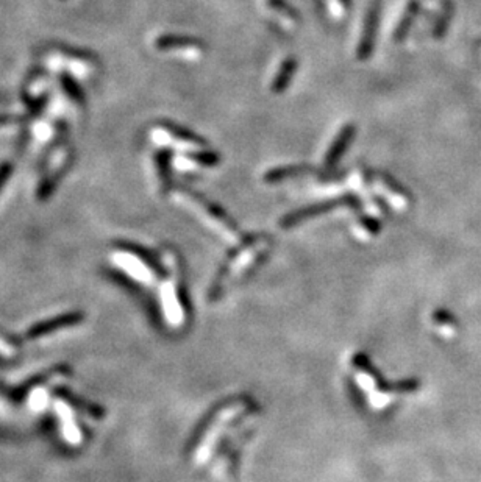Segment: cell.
<instances>
[{"label": "cell", "mask_w": 481, "mask_h": 482, "mask_svg": "<svg viewBox=\"0 0 481 482\" xmlns=\"http://www.w3.org/2000/svg\"><path fill=\"white\" fill-rule=\"evenodd\" d=\"M380 3L381 0H369L368 7H366L363 27H361V35L357 47L358 59L369 58L372 50H374L378 15H380Z\"/></svg>", "instance_id": "cell-5"}, {"label": "cell", "mask_w": 481, "mask_h": 482, "mask_svg": "<svg viewBox=\"0 0 481 482\" xmlns=\"http://www.w3.org/2000/svg\"><path fill=\"white\" fill-rule=\"evenodd\" d=\"M372 184L384 197V200L397 211H405L410 204V197H408L406 192L386 173L375 172L372 175Z\"/></svg>", "instance_id": "cell-8"}, {"label": "cell", "mask_w": 481, "mask_h": 482, "mask_svg": "<svg viewBox=\"0 0 481 482\" xmlns=\"http://www.w3.org/2000/svg\"><path fill=\"white\" fill-rule=\"evenodd\" d=\"M312 172V167L306 164H297V166H285V167H276L274 171H269L266 173L264 180L269 183H276V182H283V180L296 178L300 175H306Z\"/></svg>", "instance_id": "cell-15"}, {"label": "cell", "mask_w": 481, "mask_h": 482, "mask_svg": "<svg viewBox=\"0 0 481 482\" xmlns=\"http://www.w3.org/2000/svg\"><path fill=\"white\" fill-rule=\"evenodd\" d=\"M355 133H357V128H355L352 124L342 126L338 131V135H336V137L332 141V144H330L326 156H323V166L330 168L338 164L341 156L347 152L348 146H350Z\"/></svg>", "instance_id": "cell-10"}, {"label": "cell", "mask_w": 481, "mask_h": 482, "mask_svg": "<svg viewBox=\"0 0 481 482\" xmlns=\"http://www.w3.org/2000/svg\"><path fill=\"white\" fill-rule=\"evenodd\" d=\"M21 120H22V117H19V116H11V114H0V126L19 124Z\"/></svg>", "instance_id": "cell-22"}, {"label": "cell", "mask_w": 481, "mask_h": 482, "mask_svg": "<svg viewBox=\"0 0 481 482\" xmlns=\"http://www.w3.org/2000/svg\"><path fill=\"white\" fill-rule=\"evenodd\" d=\"M11 172H13V164L11 162H2L0 164V191H2L3 184L8 182Z\"/></svg>", "instance_id": "cell-21"}, {"label": "cell", "mask_w": 481, "mask_h": 482, "mask_svg": "<svg viewBox=\"0 0 481 482\" xmlns=\"http://www.w3.org/2000/svg\"><path fill=\"white\" fill-rule=\"evenodd\" d=\"M155 47L161 52H180L192 58H198L205 53L202 42L196 38H188V36L163 35L156 38Z\"/></svg>", "instance_id": "cell-7"}, {"label": "cell", "mask_w": 481, "mask_h": 482, "mask_svg": "<svg viewBox=\"0 0 481 482\" xmlns=\"http://www.w3.org/2000/svg\"><path fill=\"white\" fill-rule=\"evenodd\" d=\"M178 197H182V202L186 206L191 208V211H194V214L208 228H211L213 231L220 234L228 242H236V233H234L232 224H228L225 217L220 214V211L211 206L208 202L202 200L198 195L191 194V192H180Z\"/></svg>", "instance_id": "cell-1"}, {"label": "cell", "mask_w": 481, "mask_h": 482, "mask_svg": "<svg viewBox=\"0 0 481 482\" xmlns=\"http://www.w3.org/2000/svg\"><path fill=\"white\" fill-rule=\"evenodd\" d=\"M111 264L116 269H119L124 275H127L130 280L136 281L141 286H153L156 276L153 275L152 269L149 267V264L141 259L133 251L127 250H117L111 255Z\"/></svg>", "instance_id": "cell-2"}, {"label": "cell", "mask_w": 481, "mask_h": 482, "mask_svg": "<svg viewBox=\"0 0 481 482\" xmlns=\"http://www.w3.org/2000/svg\"><path fill=\"white\" fill-rule=\"evenodd\" d=\"M419 13V2L417 0H408V3L405 5L404 11H402V15L399 16V19H397L395 26L393 28V35H390V38H393L394 42H400L405 39V36L408 33V30L413 26L414 17L417 16Z\"/></svg>", "instance_id": "cell-12"}, {"label": "cell", "mask_w": 481, "mask_h": 482, "mask_svg": "<svg viewBox=\"0 0 481 482\" xmlns=\"http://www.w3.org/2000/svg\"><path fill=\"white\" fill-rule=\"evenodd\" d=\"M266 244H267V242H266V239L260 238V239H256L254 244L249 245L247 249H245V250H244L243 253H240V255L236 258V261H234V262L232 264L230 270H228V278H233V276H238L240 272H243V270H244L245 267L250 266L252 261H254V259H255L258 255H260V253H261L264 249H266Z\"/></svg>", "instance_id": "cell-13"}, {"label": "cell", "mask_w": 481, "mask_h": 482, "mask_svg": "<svg viewBox=\"0 0 481 482\" xmlns=\"http://www.w3.org/2000/svg\"><path fill=\"white\" fill-rule=\"evenodd\" d=\"M160 305L164 318L171 327H180L183 323L182 305L177 298L176 285L172 281H166L160 289Z\"/></svg>", "instance_id": "cell-9"}, {"label": "cell", "mask_w": 481, "mask_h": 482, "mask_svg": "<svg viewBox=\"0 0 481 482\" xmlns=\"http://www.w3.org/2000/svg\"><path fill=\"white\" fill-rule=\"evenodd\" d=\"M240 409H243V405L240 403H234V405L228 406L225 409H222L219 412L218 417L213 421L211 425L205 432V436H203L202 442L198 443L197 451H196V462L202 463L208 459V456L211 454V451L214 448L216 442L219 441L222 431H224L225 425L228 421H232V418L236 417V415L240 412Z\"/></svg>", "instance_id": "cell-3"}, {"label": "cell", "mask_w": 481, "mask_h": 482, "mask_svg": "<svg viewBox=\"0 0 481 482\" xmlns=\"http://www.w3.org/2000/svg\"><path fill=\"white\" fill-rule=\"evenodd\" d=\"M155 168H156V175H158V183L163 189H166L167 186H169V180H171V172H169V166H171V153L166 152V150H161L155 155Z\"/></svg>", "instance_id": "cell-17"}, {"label": "cell", "mask_w": 481, "mask_h": 482, "mask_svg": "<svg viewBox=\"0 0 481 482\" xmlns=\"http://www.w3.org/2000/svg\"><path fill=\"white\" fill-rule=\"evenodd\" d=\"M59 80H62L63 89H64L66 93H68V95L72 100L78 102V104H82V102L85 100V99H83V91H82V88H80V84H77L74 78H70L69 75H62V78H59Z\"/></svg>", "instance_id": "cell-18"}, {"label": "cell", "mask_w": 481, "mask_h": 482, "mask_svg": "<svg viewBox=\"0 0 481 482\" xmlns=\"http://www.w3.org/2000/svg\"><path fill=\"white\" fill-rule=\"evenodd\" d=\"M53 411L57 414L59 434H62L64 442L72 445V447L80 445L83 441V436H82V430L77 425V420L72 407L64 400L57 398L53 401Z\"/></svg>", "instance_id": "cell-6"}, {"label": "cell", "mask_w": 481, "mask_h": 482, "mask_svg": "<svg viewBox=\"0 0 481 482\" xmlns=\"http://www.w3.org/2000/svg\"><path fill=\"white\" fill-rule=\"evenodd\" d=\"M297 70V59L294 57L286 58L283 63L280 64L279 70L272 78V84H270V91L275 94L283 93L285 89L290 86V83L292 81L294 75H296Z\"/></svg>", "instance_id": "cell-14"}, {"label": "cell", "mask_w": 481, "mask_h": 482, "mask_svg": "<svg viewBox=\"0 0 481 482\" xmlns=\"http://www.w3.org/2000/svg\"><path fill=\"white\" fill-rule=\"evenodd\" d=\"M189 166H200V167H213L219 162V155L209 152L207 148L192 150L183 158Z\"/></svg>", "instance_id": "cell-16"}, {"label": "cell", "mask_w": 481, "mask_h": 482, "mask_svg": "<svg viewBox=\"0 0 481 482\" xmlns=\"http://www.w3.org/2000/svg\"><path fill=\"white\" fill-rule=\"evenodd\" d=\"M15 353L13 345L8 340H5L0 337V354H5V356H10V354Z\"/></svg>", "instance_id": "cell-23"}, {"label": "cell", "mask_w": 481, "mask_h": 482, "mask_svg": "<svg viewBox=\"0 0 481 482\" xmlns=\"http://www.w3.org/2000/svg\"><path fill=\"white\" fill-rule=\"evenodd\" d=\"M156 139L163 144H171L185 150H200L207 147V142L198 137L196 133L185 130L183 126H177L169 122L160 124L156 128Z\"/></svg>", "instance_id": "cell-4"}, {"label": "cell", "mask_w": 481, "mask_h": 482, "mask_svg": "<svg viewBox=\"0 0 481 482\" xmlns=\"http://www.w3.org/2000/svg\"><path fill=\"white\" fill-rule=\"evenodd\" d=\"M266 8L272 13L281 26L287 30H294L300 23L297 10L291 7L286 0H266Z\"/></svg>", "instance_id": "cell-11"}, {"label": "cell", "mask_w": 481, "mask_h": 482, "mask_svg": "<svg viewBox=\"0 0 481 482\" xmlns=\"http://www.w3.org/2000/svg\"><path fill=\"white\" fill-rule=\"evenodd\" d=\"M450 16H452V3H450L449 0H446V2H444L442 16L437 17L435 27H433V36H435V38H441L444 32H446L447 22L450 21Z\"/></svg>", "instance_id": "cell-19"}, {"label": "cell", "mask_w": 481, "mask_h": 482, "mask_svg": "<svg viewBox=\"0 0 481 482\" xmlns=\"http://www.w3.org/2000/svg\"><path fill=\"white\" fill-rule=\"evenodd\" d=\"M348 0H327L328 5V11L332 13L334 17H344L348 11Z\"/></svg>", "instance_id": "cell-20"}]
</instances>
